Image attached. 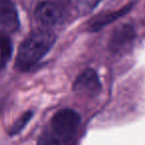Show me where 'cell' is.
Wrapping results in <instances>:
<instances>
[{"instance_id": "6da1fadb", "label": "cell", "mask_w": 145, "mask_h": 145, "mask_svg": "<svg viewBox=\"0 0 145 145\" xmlns=\"http://www.w3.org/2000/svg\"><path fill=\"white\" fill-rule=\"evenodd\" d=\"M56 42V35L50 30H35L21 44L16 57V68L28 70L44 57Z\"/></svg>"}, {"instance_id": "7a4b0ae2", "label": "cell", "mask_w": 145, "mask_h": 145, "mask_svg": "<svg viewBox=\"0 0 145 145\" xmlns=\"http://www.w3.org/2000/svg\"><path fill=\"white\" fill-rule=\"evenodd\" d=\"M81 116L72 109H64L57 112L51 120L49 129L56 135L68 140H72L77 127Z\"/></svg>"}, {"instance_id": "3957f363", "label": "cell", "mask_w": 145, "mask_h": 145, "mask_svg": "<svg viewBox=\"0 0 145 145\" xmlns=\"http://www.w3.org/2000/svg\"><path fill=\"white\" fill-rule=\"evenodd\" d=\"M35 17L43 25L54 26L64 20L65 12L57 3L52 1H44L36 7Z\"/></svg>"}, {"instance_id": "277c9868", "label": "cell", "mask_w": 145, "mask_h": 145, "mask_svg": "<svg viewBox=\"0 0 145 145\" xmlns=\"http://www.w3.org/2000/svg\"><path fill=\"white\" fill-rule=\"evenodd\" d=\"M73 89L75 93L87 96H95L101 92V84L93 69H85L75 79Z\"/></svg>"}, {"instance_id": "5b68a950", "label": "cell", "mask_w": 145, "mask_h": 145, "mask_svg": "<svg viewBox=\"0 0 145 145\" xmlns=\"http://www.w3.org/2000/svg\"><path fill=\"white\" fill-rule=\"evenodd\" d=\"M19 16L11 0H0V29L13 33L19 28Z\"/></svg>"}, {"instance_id": "8992f818", "label": "cell", "mask_w": 145, "mask_h": 145, "mask_svg": "<svg viewBox=\"0 0 145 145\" xmlns=\"http://www.w3.org/2000/svg\"><path fill=\"white\" fill-rule=\"evenodd\" d=\"M134 39V32L130 26L122 25L113 32L110 39V48L114 52L123 50L132 42Z\"/></svg>"}, {"instance_id": "52a82bcc", "label": "cell", "mask_w": 145, "mask_h": 145, "mask_svg": "<svg viewBox=\"0 0 145 145\" xmlns=\"http://www.w3.org/2000/svg\"><path fill=\"white\" fill-rule=\"evenodd\" d=\"M13 52L12 42L5 33L0 32V70L6 66Z\"/></svg>"}, {"instance_id": "ba28073f", "label": "cell", "mask_w": 145, "mask_h": 145, "mask_svg": "<svg viewBox=\"0 0 145 145\" xmlns=\"http://www.w3.org/2000/svg\"><path fill=\"white\" fill-rule=\"evenodd\" d=\"M130 8H131V5H128V6H126L125 8H123V9L119 10V11L112 12V13H109V14H107V15L101 16L99 18L97 17V19L93 21L91 28L93 30L97 31V30L101 29V28L105 27V26L109 25V24L111 23L112 21L118 19V18L121 17V16H123L124 13H126V12H127L128 10L130 9Z\"/></svg>"}, {"instance_id": "9c48e42d", "label": "cell", "mask_w": 145, "mask_h": 145, "mask_svg": "<svg viewBox=\"0 0 145 145\" xmlns=\"http://www.w3.org/2000/svg\"><path fill=\"white\" fill-rule=\"evenodd\" d=\"M72 140L62 138L53 133L49 128H47L40 135L37 145H71Z\"/></svg>"}, {"instance_id": "30bf717a", "label": "cell", "mask_w": 145, "mask_h": 145, "mask_svg": "<svg viewBox=\"0 0 145 145\" xmlns=\"http://www.w3.org/2000/svg\"><path fill=\"white\" fill-rule=\"evenodd\" d=\"M32 116H33V112L32 111H28L25 112L22 116H20V118H18L16 120V121H14V123L11 125L9 130V134L10 135H16V134L20 133L22 130L24 129L26 125L28 124V122L31 120Z\"/></svg>"}, {"instance_id": "8fae6325", "label": "cell", "mask_w": 145, "mask_h": 145, "mask_svg": "<svg viewBox=\"0 0 145 145\" xmlns=\"http://www.w3.org/2000/svg\"><path fill=\"white\" fill-rule=\"evenodd\" d=\"M101 0H77V8L83 15L91 13Z\"/></svg>"}]
</instances>
